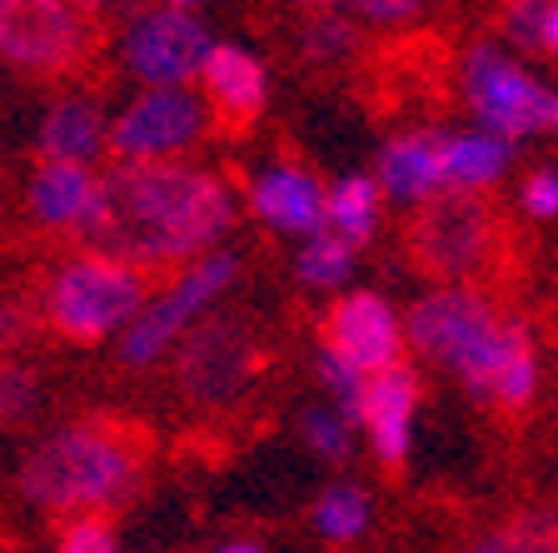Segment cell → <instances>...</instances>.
Wrapping results in <instances>:
<instances>
[{"instance_id":"6da1fadb","label":"cell","mask_w":558,"mask_h":553,"mask_svg":"<svg viewBox=\"0 0 558 553\" xmlns=\"http://www.w3.org/2000/svg\"><path fill=\"white\" fill-rule=\"evenodd\" d=\"M234 225L240 190L209 165H110V175H100V205L81 230V244L155 275L225 250Z\"/></svg>"},{"instance_id":"7a4b0ae2","label":"cell","mask_w":558,"mask_h":553,"mask_svg":"<svg viewBox=\"0 0 558 553\" xmlns=\"http://www.w3.org/2000/svg\"><path fill=\"white\" fill-rule=\"evenodd\" d=\"M150 444L135 424L120 419H70L31 444L15 489L31 508L60 519H105L140 494Z\"/></svg>"},{"instance_id":"3957f363","label":"cell","mask_w":558,"mask_h":553,"mask_svg":"<svg viewBox=\"0 0 558 553\" xmlns=\"http://www.w3.org/2000/svg\"><path fill=\"white\" fill-rule=\"evenodd\" d=\"M155 294V279L145 269L110 260V254H70L40 285V324L56 329L70 345H105L120 339L125 324L145 310V300Z\"/></svg>"},{"instance_id":"277c9868","label":"cell","mask_w":558,"mask_h":553,"mask_svg":"<svg viewBox=\"0 0 558 553\" xmlns=\"http://www.w3.org/2000/svg\"><path fill=\"white\" fill-rule=\"evenodd\" d=\"M234 279H240V254H234L230 244L199 254L195 265L174 269L170 285L155 289L150 300H145V310H140L135 320L125 324V335L116 339L120 364L125 369L165 364L195 324H205L209 314L220 310V300L234 289Z\"/></svg>"},{"instance_id":"5b68a950","label":"cell","mask_w":558,"mask_h":553,"mask_svg":"<svg viewBox=\"0 0 558 553\" xmlns=\"http://www.w3.org/2000/svg\"><path fill=\"white\" fill-rule=\"evenodd\" d=\"M100 31V15L75 0H0V65L31 81H65L95 60Z\"/></svg>"},{"instance_id":"8992f818","label":"cell","mask_w":558,"mask_h":553,"mask_svg":"<svg viewBox=\"0 0 558 553\" xmlns=\"http://www.w3.org/2000/svg\"><path fill=\"white\" fill-rule=\"evenodd\" d=\"M499 209L478 195H439L409 219L404 250L434 285H474L499 260Z\"/></svg>"},{"instance_id":"52a82bcc","label":"cell","mask_w":558,"mask_h":553,"mask_svg":"<svg viewBox=\"0 0 558 553\" xmlns=\"http://www.w3.org/2000/svg\"><path fill=\"white\" fill-rule=\"evenodd\" d=\"M459 91L464 105L474 110L478 130L504 145L548 135V110H554V91L523 65L509 46L478 35L459 60Z\"/></svg>"},{"instance_id":"ba28073f","label":"cell","mask_w":558,"mask_h":553,"mask_svg":"<svg viewBox=\"0 0 558 553\" xmlns=\"http://www.w3.org/2000/svg\"><path fill=\"white\" fill-rule=\"evenodd\" d=\"M209 50L215 31L199 5H140L120 25V70L140 91H190Z\"/></svg>"},{"instance_id":"9c48e42d","label":"cell","mask_w":558,"mask_h":553,"mask_svg":"<svg viewBox=\"0 0 558 553\" xmlns=\"http://www.w3.org/2000/svg\"><path fill=\"white\" fill-rule=\"evenodd\" d=\"M215 135L199 91H140L120 105L105 130V155L116 165H180Z\"/></svg>"},{"instance_id":"30bf717a","label":"cell","mask_w":558,"mask_h":553,"mask_svg":"<svg viewBox=\"0 0 558 553\" xmlns=\"http://www.w3.org/2000/svg\"><path fill=\"white\" fill-rule=\"evenodd\" d=\"M255 364H259L255 329L244 320H230V314H209L170 354V374L180 399L205 409V414L244 399V389L255 384Z\"/></svg>"},{"instance_id":"8fae6325","label":"cell","mask_w":558,"mask_h":553,"mask_svg":"<svg viewBox=\"0 0 558 553\" xmlns=\"http://www.w3.org/2000/svg\"><path fill=\"white\" fill-rule=\"evenodd\" d=\"M538 345L529 335V324L513 320V314H499V320L484 329L474 349H469L459 364H453V380L484 409H499V414H519L529 409L538 394Z\"/></svg>"},{"instance_id":"7c38bea8","label":"cell","mask_w":558,"mask_h":553,"mask_svg":"<svg viewBox=\"0 0 558 553\" xmlns=\"http://www.w3.org/2000/svg\"><path fill=\"white\" fill-rule=\"evenodd\" d=\"M499 300L478 285H434L424 289L409 314H399V329H404V349H414L424 364L449 369L469 354V349L484 339V329L499 320Z\"/></svg>"},{"instance_id":"4fadbf2b","label":"cell","mask_w":558,"mask_h":553,"mask_svg":"<svg viewBox=\"0 0 558 553\" xmlns=\"http://www.w3.org/2000/svg\"><path fill=\"white\" fill-rule=\"evenodd\" d=\"M319 349L339 354L349 369H360L364 380L384 374V369L404 364V329H399V310L374 289H349L329 304L325 324H319Z\"/></svg>"},{"instance_id":"5bb4252c","label":"cell","mask_w":558,"mask_h":553,"mask_svg":"<svg viewBox=\"0 0 558 553\" xmlns=\"http://www.w3.org/2000/svg\"><path fill=\"white\" fill-rule=\"evenodd\" d=\"M325 195L329 184L300 160H269L244 180L240 205L279 240H314L325 235Z\"/></svg>"},{"instance_id":"9a60e30c","label":"cell","mask_w":558,"mask_h":553,"mask_svg":"<svg viewBox=\"0 0 558 553\" xmlns=\"http://www.w3.org/2000/svg\"><path fill=\"white\" fill-rule=\"evenodd\" d=\"M418 399H424V380H418L414 364H395V369H384V374H374V380L364 384L354 429L369 438V454L379 459L384 473H399L409 464Z\"/></svg>"},{"instance_id":"2e32d148","label":"cell","mask_w":558,"mask_h":553,"mask_svg":"<svg viewBox=\"0 0 558 553\" xmlns=\"http://www.w3.org/2000/svg\"><path fill=\"white\" fill-rule=\"evenodd\" d=\"M195 91L205 100L215 130H250L269 105V65L265 56L234 46V40H215L195 75Z\"/></svg>"},{"instance_id":"e0dca14e","label":"cell","mask_w":558,"mask_h":553,"mask_svg":"<svg viewBox=\"0 0 558 553\" xmlns=\"http://www.w3.org/2000/svg\"><path fill=\"white\" fill-rule=\"evenodd\" d=\"M100 205V175L85 165H50L40 160L25 180V209L46 235H75L90 225Z\"/></svg>"},{"instance_id":"ac0fdd59","label":"cell","mask_w":558,"mask_h":553,"mask_svg":"<svg viewBox=\"0 0 558 553\" xmlns=\"http://www.w3.org/2000/svg\"><path fill=\"white\" fill-rule=\"evenodd\" d=\"M374 184H379L384 205L418 209L444 195V170H439V130H399L384 140L379 165H374Z\"/></svg>"},{"instance_id":"d6986e66","label":"cell","mask_w":558,"mask_h":553,"mask_svg":"<svg viewBox=\"0 0 558 553\" xmlns=\"http://www.w3.org/2000/svg\"><path fill=\"white\" fill-rule=\"evenodd\" d=\"M105 130L110 116L90 91H65L46 105L40 130H35V151L50 165H85L95 170V160L105 155Z\"/></svg>"},{"instance_id":"ffe728a7","label":"cell","mask_w":558,"mask_h":553,"mask_svg":"<svg viewBox=\"0 0 558 553\" xmlns=\"http://www.w3.org/2000/svg\"><path fill=\"white\" fill-rule=\"evenodd\" d=\"M439 170L444 195H478L499 190L513 175V145L484 135V130H439Z\"/></svg>"},{"instance_id":"44dd1931","label":"cell","mask_w":558,"mask_h":553,"mask_svg":"<svg viewBox=\"0 0 558 553\" xmlns=\"http://www.w3.org/2000/svg\"><path fill=\"white\" fill-rule=\"evenodd\" d=\"M379 225H384V195L374 184V175L364 170L339 175L325 195V230L360 254L379 240Z\"/></svg>"},{"instance_id":"7402d4cb","label":"cell","mask_w":558,"mask_h":553,"mask_svg":"<svg viewBox=\"0 0 558 553\" xmlns=\"http://www.w3.org/2000/svg\"><path fill=\"white\" fill-rule=\"evenodd\" d=\"M310 524L325 543H360L374 529V494L354 479H335L314 494Z\"/></svg>"},{"instance_id":"603a6c76","label":"cell","mask_w":558,"mask_h":553,"mask_svg":"<svg viewBox=\"0 0 558 553\" xmlns=\"http://www.w3.org/2000/svg\"><path fill=\"white\" fill-rule=\"evenodd\" d=\"M459 553H558V508H523L513 519L488 524Z\"/></svg>"},{"instance_id":"cb8c5ba5","label":"cell","mask_w":558,"mask_h":553,"mask_svg":"<svg viewBox=\"0 0 558 553\" xmlns=\"http://www.w3.org/2000/svg\"><path fill=\"white\" fill-rule=\"evenodd\" d=\"M354 260H360V254L325 230L300 244V254H294V279H300L304 289H325L329 294V289H344L349 279H354Z\"/></svg>"},{"instance_id":"d4e9b609","label":"cell","mask_w":558,"mask_h":553,"mask_svg":"<svg viewBox=\"0 0 558 553\" xmlns=\"http://www.w3.org/2000/svg\"><path fill=\"white\" fill-rule=\"evenodd\" d=\"M354 434H360V429L349 424L339 409H329V404H310V409L300 414V438L325 464H349L354 459Z\"/></svg>"},{"instance_id":"484cf974","label":"cell","mask_w":558,"mask_h":553,"mask_svg":"<svg viewBox=\"0 0 558 553\" xmlns=\"http://www.w3.org/2000/svg\"><path fill=\"white\" fill-rule=\"evenodd\" d=\"M304 56L314 60V65H339V60L354 56V46H360V31H354V21H349L344 11H319L310 25H304Z\"/></svg>"},{"instance_id":"4316f807","label":"cell","mask_w":558,"mask_h":553,"mask_svg":"<svg viewBox=\"0 0 558 553\" xmlns=\"http://www.w3.org/2000/svg\"><path fill=\"white\" fill-rule=\"evenodd\" d=\"M314 374H319V384H325V394H329V409H339V414L354 424V414H360V399H364V374L360 369H349L339 354H329V349H319L314 354Z\"/></svg>"},{"instance_id":"83f0119b","label":"cell","mask_w":558,"mask_h":553,"mask_svg":"<svg viewBox=\"0 0 558 553\" xmlns=\"http://www.w3.org/2000/svg\"><path fill=\"white\" fill-rule=\"evenodd\" d=\"M40 409V380L25 364H0V424H25Z\"/></svg>"},{"instance_id":"f1b7e54d","label":"cell","mask_w":558,"mask_h":553,"mask_svg":"<svg viewBox=\"0 0 558 553\" xmlns=\"http://www.w3.org/2000/svg\"><path fill=\"white\" fill-rule=\"evenodd\" d=\"M519 209L538 225H554L558 219V170L554 165H538L519 180Z\"/></svg>"},{"instance_id":"f546056e","label":"cell","mask_w":558,"mask_h":553,"mask_svg":"<svg viewBox=\"0 0 558 553\" xmlns=\"http://www.w3.org/2000/svg\"><path fill=\"white\" fill-rule=\"evenodd\" d=\"M31 335H35V314L21 300L0 294V364H15V354L31 345Z\"/></svg>"},{"instance_id":"4dcf8cb0","label":"cell","mask_w":558,"mask_h":553,"mask_svg":"<svg viewBox=\"0 0 558 553\" xmlns=\"http://www.w3.org/2000/svg\"><path fill=\"white\" fill-rule=\"evenodd\" d=\"M60 553H120V539L105 519H70L60 533Z\"/></svg>"},{"instance_id":"1f68e13d","label":"cell","mask_w":558,"mask_h":553,"mask_svg":"<svg viewBox=\"0 0 558 553\" xmlns=\"http://www.w3.org/2000/svg\"><path fill=\"white\" fill-rule=\"evenodd\" d=\"M544 11H548V0H519V5H509V11H504V31H509L513 46L538 50V35H544Z\"/></svg>"},{"instance_id":"d6a6232c","label":"cell","mask_w":558,"mask_h":553,"mask_svg":"<svg viewBox=\"0 0 558 553\" xmlns=\"http://www.w3.org/2000/svg\"><path fill=\"white\" fill-rule=\"evenodd\" d=\"M344 15H354L364 25H414L424 15V5H414V0H360Z\"/></svg>"},{"instance_id":"836d02e7","label":"cell","mask_w":558,"mask_h":553,"mask_svg":"<svg viewBox=\"0 0 558 553\" xmlns=\"http://www.w3.org/2000/svg\"><path fill=\"white\" fill-rule=\"evenodd\" d=\"M538 50L558 60V0H548V11H544V35H538Z\"/></svg>"},{"instance_id":"e575fe53","label":"cell","mask_w":558,"mask_h":553,"mask_svg":"<svg viewBox=\"0 0 558 553\" xmlns=\"http://www.w3.org/2000/svg\"><path fill=\"white\" fill-rule=\"evenodd\" d=\"M215 553H265V549H259L255 539H230V543H220Z\"/></svg>"},{"instance_id":"d590c367","label":"cell","mask_w":558,"mask_h":553,"mask_svg":"<svg viewBox=\"0 0 558 553\" xmlns=\"http://www.w3.org/2000/svg\"><path fill=\"white\" fill-rule=\"evenodd\" d=\"M548 130L558 135V91H554V110H548Z\"/></svg>"}]
</instances>
